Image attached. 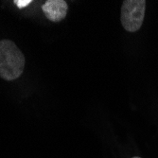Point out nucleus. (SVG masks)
Wrapping results in <instances>:
<instances>
[{
	"label": "nucleus",
	"mask_w": 158,
	"mask_h": 158,
	"mask_svg": "<svg viewBox=\"0 0 158 158\" xmlns=\"http://www.w3.org/2000/svg\"><path fill=\"white\" fill-rule=\"evenodd\" d=\"M25 67V56L10 40L0 41V78L5 81L18 79Z\"/></svg>",
	"instance_id": "nucleus-1"
},
{
	"label": "nucleus",
	"mask_w": 158,
	"mask_h": 158,
	"mask_svg": "<svg viewBox=\"0 0 158 158\" xmlns=\"http://www.w3.org/2000/svg\"><path fill=\"white\" fill-rule=\"evenodd\" d=\"M145 0H125L122 3L120 21L124 30L135 32L141 27L145 16Z\"/></svg>",
	"instance_id": "nucleus-2"
},
{
	"label": "nucleus",
	"mask_w": 158,
	"mask_h": 158,
	"mask_svg": "<svg viewBox=\"0 0 158 158\" xmlns=\"http://www.w3.org/2000/svg\"><path fill=\"white\" fill-rule=\"evenodd\" d=\"M46 17L51 22H60L67 14L68 5L64 0H48L42 6Z\"/></svg>",
	"instance_id": "nucleus-3"
},
{
	"label": "nucleus",
	"mask_w": 158,
	"mask_h": 158,
	"mask_svg": "<svg viewBox=\"0 0 158 158\" xmlns=\"http://www.w3.org/2000/svg\"><path fill=\"white\" fill-rule=\"evenodd\" d=\"M31 2H32L31 0H15V1H14V3H15V5H16L18 8H20V9H22V8H25V7L28 6V5H30Z\"/></svg>",
	"instance_id": "nucleus-4"
},
{
	"label": "nucleus",
	"mask_w": 158,
	"mask_h": 158,
	"mask_svg": "<svg viewBox=\"0 0 158 158\" xmlns=\"http://www.w3.org/2000/svg\"><path fill=\"white\" fill-rule=\"evenodd\" d=\"M132 158H141V157H138V156H135V157H132Z\"/></svg>",
	"instance_id": "nucleus-5"
}]
</instances>
